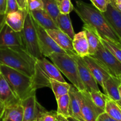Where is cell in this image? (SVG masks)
Wrapping results in <instances>:
<instances>
[{"mask_svg": "<svg viewBox=\"0 0 121 121\" xmlns=\"http://www.w3.org/2000/svg\"><path fill=\"white\" fill-rule=\"evenodd\" d=\"M23 108L22 121H32L41 111L45 109L37 102L35 94L21 100Z\"/></svg>", "mask_w": 121, "mask_h": 121, "instance_id": "13", "label": "cell"}, {"mask_svg": "<svg viewBox=\"0 0 121 121\" xmlns=\"http://www.w3.org/2000/svg\"><path fill=\"white\" fill-rule=\"evenodd\" d=\"M17 47L25 48L22 33L13 30L5 23L0 31V48Z\"/></svg>", "mask_w": 121, "mask_h": 121, "instance_id": "9", "label": "cell"}, {"mask_svg": "<svg viewBox=\"0 0 121 121\" xmlns=\"http://www.w3.org/2000/svg\"><path fill=\"white\" fill-rule=\"evenodd\" d=\"M4 109V105L0 102V121H1V117H2Z\"/></svg>", "mask_w": 121, "mask_h": 121, "instance_id": "41", "label": "cell"}, {"mask_svg": "<svg viewBox=\"0 0 121 121\" xmlns=\"http://www.w3.org/2000/svg\"><path fill=\"white\" fill-rule=\"evenodd\" d=\"M33 21L37 34L39 47L43 57H48L53 53H66L48 35L45 28L41 27L34 20Z\"/></svg>", "mask_w": 121, "mask_h": 121, "instance_id": "7", "label": "cell"}, {"mask_svg": "<svg viewBox=\"0 0 121 121\" xmlns=\"http://www.w3.org/2000/svg\"><path fill=\"white\" fill-rule=\"evenodd\" d=\"M23 108L21 102L8 106H4L0 121H22Z\"/></svg>", "mask_w": 121, "mask_h": 121, "instance_id": "22", "label": "cell"}, {"mask_svg": "<svg viewBox=\"0 0 121 121\" xmlns=\"http://www.w3.org/2000/svg\"><path fill=\"white\" fill-rule=\"evenodd\" d=\"M33 19L46 30L59 29L52 17L44 9L29 11Z\"/></svg>", "mask_w": 121, "mask_h": 121, "instance_id": "19", "label": "cell"}, {"mask_svg": "<svg viewBox=\"0 0 121 121\" xmlns=\"http://www.w3.org/2000/svg\"><path fill=\"white\" fill-rule=\"evenodd\" d=\"M50 88L54 93L56 99L61 96L68 94L71 85L67 82H61L54 79H50Z\"/></svg>", "mask_w": 121, "mask_h": 121, "instance_id": "25", "label": "cell"}, {"mask_svg": "<svg viewBox=\"0 0 121 121\" xmlns=\"http://www.w3.org/2000/svg\"><path fill=\"white\" fill-rule=\"evenodd\" d=\"M69 95L70 96V117H73L79 121H86L83 117L81 111L80 92L73 85H71Z\"/></svg>", "mask_w": 121, "mask_h": 121, "instance_id": "16", "label": "cell"}, {"mask_svg": "<svg viewBox=\"0 0 121 121\" xmlns=\"http://www.w3.org/2000/svg\"><path fill=\"white\" fill-rule=\"evenodd\" d=\"M82 59L89 68L98 83L103 88L105 81L111 76L110 73L97 59L91 56L84 57Z\"/></svg>", "mask_w": 121, "mask_h": 121, "instance_id": "11", "label": "cell"}, {"mask_svg": "<svg viewBox=\"0 0 121 121\" xmlns=\"http://www.w3.org/2000/svg\"><path fill=\"white\" fill-rule=\"evenodd\" d=\"M83 30L86 33V38L89 44V55L92 56L95 54L100 43L99 36L97 32L92 27L86 24H84L83 26Z\"/></svg>", "mask_w": 121, "mask_h": 121, "instance_id": "23", "label": "cell"}, {"mask_svg": "<svg viewBox=\"0 0 121 121\" xmlns=\"http://www.w3.org/2000/svg\"><path fill=\"white\" fill-rule=\"evenodd\" d=\"M99 39L101 43L113 54L115 57L121 62V47L117 46L113 43L109 41V40H104L99 37Z\"/></svg>", "mask_w": 121, "mask_h": 121, "instance_id": "30", "label": "cell"}, {"mask_svg": "<svg viewBox=\"0 0 121 121\" xmlns=\"http://www.w3.org/2000/svg\"><path fill=\"white\" fill-rule=\"evenodd\" d=\"M20 9L17 0H7V11L6 14L16 11Z\"/></svg>", "mask_w": 121, "mask_h": 121, "instance_id": "35", "label": "cell"}, {"mask_svg": "<svg viewBox=\"0 0 121 121\" xmlns=\"http://www.w3.org/2000/svg\"><path fill=\"white\" fill-rule=\"evenodd\" d=\"M21 33L24 44L27 53L36 60L44 57L40 51L36 29L33 17L29 12L25 19L24 25Z\"/></svg>", "mask_w": 121, "mask_h": 121, "instance_id": "5", "label": "cell"}, {"mask_svg": "<svg viewBox=\"0 0 121 121\" xmlns=\"http://www.w3.org/2000/svg\"><path fill=\"white\" fill-rule=\"evenodd\" d=\"M92 5L96 8L102 13H104L107 9V6L108 4L107 0H90Z\"/></svg>", "mask_w": 121, "mask_h": 121, "instance_id": "34", "label": "cell"}, {"mask_svg": "<svg viewBox=\"0 0 121 121\" xmlns=\"http://www.w3.org/2000/svg\"><path fill=\"white\" fill-rule=\"evenodd\" d=\"M35 67L49 82L50 79H54L61 82H66L57 66L50 62L45 57L36 60Z\"/></svg>", "mask_w": 121, "mask_h": 121, "instance_id": "12", "label": "cell"}, {"mask_svg": "<svg viewBox=\"0 0 121 121\" xmlns=\"http://www.w3.org/2000/svg\"><path fill=\"white\" fill-rule=\"evenodd\" d=\"M48 57L78 91L86 90L79 76L78 65L72 56L66 53H53Z\"/></svg>", "mask_w": 121, "mask_h": 121, "instance_id": "4", "label": "cell"}, {"mask_svg": "<svg viewBox=\"0 0 121 121\" xmlns=\"http://www.w3.org/2000/svg\"><path fill=\"white\" fill-rule=\"evenodd\" d=\"M73 10L84 24L92 27L102 39L109 40L121 47V40L108 22L102 12L93 5L78 0Z\"/></svg>", "mask_w": 121, "mask_h": 121, "instance_id": "1", "label": "cell"}, {"mask_svg": "<svg viewBox=\"0 0 121 121\" xmlns=\"http://www.w3.org/2000/svg\"><path fill=\"white\" fill-rule=\"evenodd\" d=\"M67 118L69 121H78V119H75V118H73V117H68V118Z\"/></svg>", "mask_w": 121, "mask_h": 121, "instance_id": "43", "label": "cell"}, {"mask_svg": "<svg viewBox=\"0 0 121 121\" xmlns=\"http://www.w3.org/2000/svg\"><path fill=\"white\" fill-rule=\"evenodd\" d=\"M114 4L115 5V7H117V9H118L119 11L121 12V3L118 4Z\"/></svg>", "mask_w": 121, "mask_h": 121, "instance_id": "42", "label": "cell"}, {"mask_svg": "<svg viewBox=\"0 0 121 121\" xmlns=\"http://www.w3.org/2000/svg\"><path fill=\"white\" fill-rule=\"evenodd\" d=\"M7 11V0H0V15H5Z\"/></svg>", "mask_w": 121, "mask_h": 121, "instance_id": "37", "label": "cell"}, {"mask_svg": "<svg viewBox=\"0 0 121 121\" xmlns=\"http://www.w3.org/2000/svg\"><path fill=\"white\" fill-rule=\"evenodd\" d=\"M18 5L19 6L20 9H27V3L26 0H17Z\"/></svg>", "mask_w": 121, "mask_h": 121, "instance_id": "38", "label": "cell"}, {"mask_svg": "<svg viewBox=\"0 0 121 121\" xmlns=\"http://www.w3.org/2000/svg\"><path fill=\"white\" fill-rule=\"evenodd\" d=\"M36 59L30 55L24 48H0V65H5L30 77L35 74Z\"/></svg>", "mask_w": 121, "mask_h": 121, "instance_id": "2", "label": "cell"}, {"mask_svg": "<svg viewBox=\"0 0 121 121\" xmlns=\"http://www.w3.org/2000/svg\"><path fill=\"white\" fill-rule=\"evenodd\" d=\"M91 56L97 59L106 68L111 76L118 78L121 75V62L101 43V42L99 44L95 54Z\"/></svg>", "mask_w": 121, "mask_h": 121, "instance_id": "6", "label": "cell"}, {"mask_svg": "<svg viewBox=\"0 0 121 121\" xmlns=\"http://www.w3.org/2000/svg\"><path fill=\"white\" fill-rule=\"evenodd\" d=\"M81 98V111L86 121H97L98 117L105 111L98 107L91 99L87 91H80Z\"/></svg>", "mask_w": 121, "mask_h": 121, "instance_id": "10", "label": "cell"}, {"mask_svg": "<svg viewBox=\"0 0 121 121\" xmlns=\"http://www.w3.org/2000/svg\"></svg>", "mask_w": 121, "mask_h": 121, "instance_id": "48", "label": "cell"}, {"mask_svg": "<svg viewBox=\"0 0 121 121\" xmlns=\"http://www.w3.org/2000/svg\"><path fill=\"white\" fill-rule=\"evenodd\" d=\"M57 102V113L66 118L70 117L69 107H70V96L69 95L66 94L61 96L56 99Z\"/></svg>", "mask_w": 121, "mask_h": 121, "instance_id": "27", "label": "cell"}, {"mask_svg": "<svg viewBox=\"0 0 121 121\" xmlns=\"http://www.w3.org/2000/svg\"><path fill=\"white\" fill-rule=\"evenodd\" d=\"M121 85V82L119 78L111 76L105 81L102 89L105 94L108 98L115 102H119L121 97L119 87Z\"/></svg>", "mask_w": 121, "mask_h": 121, "instance_id": "20", "label": "cell"}, {"mask_svg": "<svg viewBox=\"0 0 121 121\" xmlns=\"http://www.w3.org/2000/svg\"><path fill=\"white\" fill-rule=\"evenodd\" d=\"M57 4L59 11L62 14H70L74 8L70 0H57Z\"/></svg>", "mask_w": 121, "mask_h": 121, "instance_id": "32", "label": "cell"}, {"mask_svg": "<svg viewBox=\"0 0 121 121\" xmlns=\"http://www.w3.org/2000/svg\"><path fill=\"white\" fill-rule=\"evenodd\" d=\"M119 94H120V97H121V100L119 102L121 104V85L119 87Z\"/></svg>", "mask_w": 121, "mask_h": 121, "instance_id": "44", "label": "cell"}, {"mask_svg": "<svg viewBox=\"0 0 121 121\" xmlns=\"http://www.w3.org/2000/svg\"><path fill=\"white\" fill-rule=\"evenodd\" d=\"M27 8L29 11L44 9L43 2L42 0H28Z\"/></svg>", "mask_w": 121, "mask_h": 121, "instance_id": "33", "label": "cell"}, {"mask_svg": "<svg viewBox=\"0 0 121 121\" xmlns=\"http://www.w3.org/2000/svg\"><path fill=\"white\" fill-rule=\"evenodd\" d=\"M57 111H41L32 121H57Z\"/></svg>", "mask_w": 121, "mask_h": 121, "instance_id": "31", "label": "cell"}, {"mask_svg": "<svg viewBox=\"0 0 121 121\" xmlns=\"http://www.w3.org/2000/svg\"><path fill=\"white\" fill-rule=\"evenodd\" d=\"M5 15H0V31L3 27L4 24L5 23Z\"/></svg>", "mask_w": 121, "mask_h": 121, "instance_id": "39", "label": "cell"}, {"mask_svg": "<svg viewBox=\"0 0 121 121\" xmlns=\"http://www.w3.org/2000/svg\"><path fill=\"white\" fill-rule=\"evenodd\" d=\"M89 93L93 102L98 107L105 111L106 100L108 98L107 96L102 93L100 91H93Z\"/></svg>", "mask_w": 121, "mask_h": 121, "instance_id": "29", "label": "cell"}, {"mask_svg": "<svg viewBox=\"0 0 121 121\" xmlns=\"http://www.w3.org/2000/svg\"><path fill=\"white\" fill-rule=\"evenodd\" d=\"M105 112L115 119L121 121V105L108 97Z\"/></svg>", "mask_w": 121, "mask_h": 121, "instance_id": "26", "label": "cell"}, {"mask_svg": "<svg viewBox=\"0 0 121 121\" xmlns=\"http://www.w3.org/2000/svg\"><path fill=\"white\" fill-rule=\"evenodd\" d=\"M0 102L4 106H9L21 102L1 73L0 74Z\"/></svg>", "mask_w": 121, "mask_h": 121, "instance_id": "17", "label": "cell"}, {"mask_svg": "<svg viewBox=\"0 0 121 121\" xmlns=\"http://www.w3.org/2000/svg\"><path fill=\"white\" fill-rule=\"evenodd\" d=\"M56 24L60 30L64 32L73 40L75 34L73 30L69 14H62L60 13L57 17Z\"/></svg>", "mask_w": 121, "mask_h": 121, "instance_id": "24", "label": "cell"}, {"mask_svg": "<svg viewBox=\"0 0 121 121\" xmlns=\"http://www.w3.org/2000/svg\"><path fill=\"white\" fill-rule=\"evenodd\" d=\"M44 4V9L49 14L56 23V19L60 14L57 0H42Z\"/></svg>", "mask_w": 121, "mask_h": 121, "instance_id": "28", "label": "cell"}, {"mask_svg": "<svg viewBox=\"0 0 121 121\" xmlns=\"http://www.w3.org/2000/svg\"><path fill=\"white\" fill-rule=\"evenodd\" d=\"M70 55L72 56V57L76 62L79 76L85 86L86 91L88 92L93 91H100L98 86V82L82 58L78 56L76 53Z\"/></svg>", "mask_w": 121, "mask_h": 121, "instance_id": "8", "label": "cell"}, {"mask_svg": "<svg viewBox=\"0 0 121 121\" xmlns=\"http://www.w3.org/2000/svg\"><path fill=\"white\" fill-rule=\"evenodd\" d=\"M0 74H1V71H0Z\"/></svg>", "mask_w": 121, "mask_h": 121, "instance_id": "47", "label": "cell"}, {"mask_svg": "<svg viewBox=\"0 0 121 121\" xmlns=\"http://www.w3.org/2000/svg\"><path fill=\"white\" fill-rule=\"evenodd\" d=\"M28 13L27 9H19L16 11L5 14V22L17 32H21L24 25L25 19Z\"/></svg>", "mask_w": 121, "mask_h": 121, "instance_id": "18", "label": "cell"}, {"mask_svg": "<svg viewBox=\"0 0 121 121\" xmlns=\"http://www.w3.org/2000/svg\"><path fill=\"white\" fill-rule=\"evenodd\" d=\"M73 47L76 54L78 56L83 58L89 55V44L86 33L83 30L74 34L73 39Z\"/></svg>", "mask_w": 121, "mask_h": 121, "instance_id": "21", "label": "cell"}, {"mask_svg": "<svg viewBox=\"0 0 121 121\" xmlns=\"http://www.w3.org/2000/svg\"><path fill=\"white\" fill-rule=\"evenodd\" d=\"M118 78H119V80H120V81H121V75H120V76H119V77H118Z\"/></svg>", "mask_w": 121, "mask_h": 121, "instance_id": "45", "label": "cell"}, {"mask_svg": "<svg viewBox=\"0 0 121 121\" xmlns=\"http://www.w3.org/2000/svg\"><path fill=\"white\" fill-rule=\"evenodd\" d=\"M97 121H118L111 116L109 115L106 112H104L98 117Z\"/></svg>", "mask_w": 121, "mask_h": 121, "instance_id": "36", "label": "cell"}, {"mask_svg": "<svg viewBox=\"0 0 121 121\" xmlns=\"http://www.w3.org/2000/svg\"><path fill=\"white\" fill-rule=\"evenodd\" d=\"M48 35L53 39L56 43L69 54H74L73 47V40L60 29L46 30Z\"/></svg>", "mask_w": 121, "mask_h": 121, "instance_id": "15", "label": "cell"}, {"mask_svg": "<svg viewBox=\"0 0 121 121\" xmlns=\"http://www.w3.org/2000/svg\"><path fill=\"white\" fill-rule=\"evenodd\" d=\"M0 71L20 100L35 94L37 88L34 77L28 76L14 69L2 65H0Z\"/></svg>", "mask_w": 121, "mask_h": 121, "instance_id": "3", "label": "cell"}, {"mask_svg": "<svg viewBox=\"0 0 121 121\" xmlns=\"http://www.w3.org/2000/svg\"><path fill=\"white\" fill-rule=\"evenodd\" d=\"M26 1H27H27H28V0H26Z\"/></svg>", "mask_w": 121, "mask_h": 121, "instance_id": "46", "label": "cell"}, {"mask_svg": "<svg viewBox=\"0 0 121 121\" xmlns=\"http://www.w3.org/2000/svg\"><path fill=\"white\" fill-rule=\"evenodd\" d=\"M56 119L57 121H69L67 119V118L59 114H57Z\"/></svg>", "mask_w": 121, "mask_h": 121, "instance_id": "40", "label": "cell"}, {"mask_svg": "<svg viewBox=\"0 0 121 121\" xmlns=\"http://www.w3.org/2000/svg\"><path fill=\"white\" fill-rule=\"evenodd\" d=\"M107 9L102 13L108 22L121 40V12L115 7L113 0H107Z\"/></svg>", "mask_w": 121, "mask_h": 121, "instance_id": "14", "label": "cell"}]
</instances>
